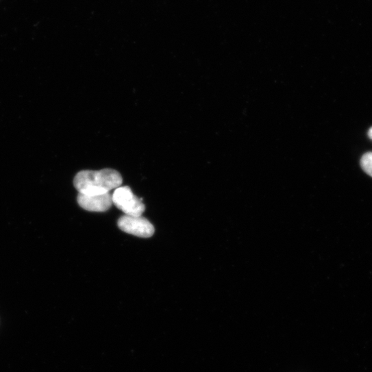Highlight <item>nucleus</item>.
<instances>
[{
    "mask_svg": "<svg viewBox=\"0 0 372 372\" xmlns=\"http://www.w3.org/2000/svg\"><path fill=\"white\" fill-rule=\"evenodd\" d=\"M123 179L121 174L113 169L101 171H82L74 178L73 184L80 194L99 195L110 193L121 186Z\"/></svg>",
    "mask_w": 372,
    "mask_h": 372,
    "instance_id": "1",
    "label": "nucleus"
},
{
    "mask_svg": "<svg viewBox=\"0 0 372 372\" xmlns=\"http://www.w3.org/2000/svg\"><path fill=\"white\" fill-rule=\"evenodd\" d=\"M112 203L119 210L132 216H140L146 210L142 199L136 196L129 186H120L112 195Z\"/></svg>",
    "mask_w": 372,
    "mask_h": 372,
    "instance_id": "2",
    "label": "nucleus"
},
{
    "mask_svg": "<svg viewBox=\"0 0 372 372\" xmlns=\"http://www.w3.org/2000/svg\"><path fill=\"white\" fill-rule=\"evenodd\" d=\"M117 225L123 232L138 237L149 238L155 233L153 225L142 216H122L119 219Z\"/></svg>",
    "mask_w": 372,
    "mask_h": 372,
    "instance_id": "3",
    "label": "nucleus"
},
{
    "mask_svg": "<svg viewBox=\"0 0 372 372\" xmlns=\"http://www.w3.org/2000/svg\"><path fill=\"white\" fill-rule=\"evenodd\" d=\"M77 203L86 210L97 212L108 210L113 203L110 193L99 195H86L79 193Z\"/></svg>",
    "mask_w": 372,
    "mask_h": 372,
    "instance_id": "4",
    "label": "nucleus"
},
{
    "mask_svg": "<svg viewBox=\"0 0 372 372\" xmlns=\"http://www.w3.org/2000/svg\"><path fill=\"white\" fill-rule=\"evenodd\" d=\"M360 166L365 173L372 177V152L366 153L362 156Z\"/></svg>",
    "mask_w": 372,
    "mask_h": 372,
    "instance_id": "5",
    "label": "nucleus"
},
{
    "mask_svg": "<svg viewBox=\"0 0 372 372\" xmlns=\"http://www.w3.org/2000/svg\"><path fill=\"white\" fill-rule=\"evenodd\" d=\"M367 135L369 138L372 140V127L369 129Z\"/></svg>",
    "mask_w": 372,
    "mask_h": 372,
    "instance_id": "6",
    "label": "nucleus"
}]
</instances>
